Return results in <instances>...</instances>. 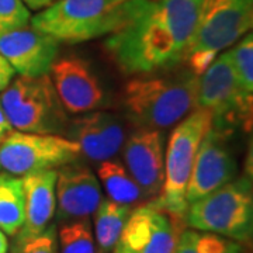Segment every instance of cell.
I'll return each instance as SVG.
<instances>
[{
	"mask_svg": "<svg viewBox=\"0 0 253 253\" xmlns=\"http://www.w3.org/2000/svg\"><path fill=\"white\" fill-rule=\"evenodd\" d=\"M203 0H124L106 49L121 72L149 75L184 62Z\"/></svg>",
	"mask_w": 253,
	"mask_h": 253,
	"instance_id": "1",
	"label": "cell"
},
{
	"mask_svg": "<svg viewBox=\"0 0 253 253\" xmlns=\"http://www.w3.org/2000/svg\"><path fill=\"white\" fill-rule=\"evenodd\" d=\"M199 78L189 68L162 76L131 79L123 91L128 120L141 129H165L197 106Z\"/></svg>",
	"mask_w": 253,
	"mask_h": 253,
	"instance_id": "2",
	"label": "cell"
},
{
	"mask_svg": "<svg viewBox=\"0 0 253 253\" xmlns=\"http://www.w3.org/2000/svg\"><path fill=\"white\" fill-rule=\"evenodd\" d=\"M253 0H203L186 62L201 76L224 51L252 28Z\"/></svg>",
	"mask_w": 253,
	"mask_h": 253,
	"instance_id": "3",
	"label": "cell"
},
{
	"mask_svg": "<svg viewBox=\"0 0 253 253\" xmlns=\"http://www.w3.org/2000/svg\"><path fill=\"white\" fill-rule=\"evenodd\" d=\"M124 0H56L31 18V27L58 42L78 44L111 34Z\"/></svg>",
	"mask_w": 253,
	"mask_h": 253,
	"instance_id": "4",
	"label": "cell"
},
{
	"mask_svg": "<svg viewBox=\"0 0 253 253\" xmlns=\"http://www.w3.org/2000/svg\"><path fill=\"white\" fill-rule=\"evenodd\" d=\"M197 109L211 113V128L222 135L253 129V93L236 79L228 52L215 58L199 78Z\"/></svg>",
	"mask_w": 253,
	"mask_h": 253,
	"instance_id": "5",
	"label": "cell"
},
{
	"mask_svg": "<svg viewBox=\"0 0 253 253\" xmlns=\"http://www.w3.org/2000/svg\"><path fill=\"white\" fill-rule=\"evenodd\" d=\"M184 221L191 229L248 244L253 228V184L248 177L234 179L191 203Z\"/></svg>",
	"mask_w": 253,
	"mask_h": 253,
	"instance_id": "6",
	"label": "cell"
},
{
	"mask_svg": "<svg viewBox=\"0 0 253 253\" xmlns=\"http://www.w3.org/2000/svg\"><path fill=\"white\" fill-rule=\"evenodd\" d=\"M211 113L196 109L173 129L165 151V180L158 199L159 208L176 217L184 218L187 211L186 190L204 135L211 126Z\"/></svg>",
	"mask_w": 253,
	"mask_h": 253,
	"instance_id": "7",
	"label": "cell"
},
{
	"mask_svg": "<svg viewBox=\"0 0 253 253\" xmlns=\"http://www.w3.org/2000/svg\"><path fill=\"white\" fill-rule=\"evenodd\" d=\"M10 124L21 132L56 134L66 126V114L48 75L18 76L1 93Z\"/></svg>",
	"mask_w": 253,
	"mask_h": 253,
	"instance_id": "8",
	"label": "cell"
},
{
	"mask_svg": "<svg viewBox=\"0 0 253 253\" xmlns=\"http://www.w3.org/2000/svg\"><path fill=\"white\" fill-rule=\"evenodd\" d=\"M81 155L79 145L58 134L11 131L0 142V168L10 174L27 176L75 162Z\"/></svg>",
	"mask_w": 253,
	"mask_h": 253,
	"instance_id": "9",
	"label": "cell"
},
{
	"mask_svg": "<svg viewBox=\"0 0 253 253\" xmlns=\"http://www.w3.org/2000/svg\"><path fill=\"white\" fill-rule=\"evenodd\" d=\"M184 218L159 208L154 201L131 211L114 253H174L184 231Z\"/></svg>",
	"mask_w": 253,
	"mask_h": 253,
	"instance_id": "10",
	"label": "cell"
},
{
	"mask_svg": "<svg viewBox=\"0 0 253 253\" xmlns=\"http://www.w3.org/2000/svg\"><path fill=\"white\" fill-rule=\"evenodd\" d=\"M228 139L211 126L203 138L186 190L189 206L235 179L238 168Z\"/></svg>",
	"mask_w": 253,
	"mask_h": 253,
	"instance_id": "11",
	"label": "cell"
},
{
	"mask_svg": "<svg viewBox=\"0 0 253 253\" xmlns=\"http://www.w3.org/2000/svg\"><path fill=\"white\" fill-rule=\"evenodd\" d=\"M49 72L58 99L68 113H90L99 109L106 99L97 75L82 58L65 56L56 59Z\"/></svg>",
	"mask_w": 253,
	"mask_h": 253,
	"instance_id": "12",
	"label": "cell"
},
{
	"mask_svg": "<svg viewBox=\"0 0 253 253\" xmlns=\"http://www.w3.org/2000/svg\"><path fill=\"white\" fill-rule=\"evenodd\" d=\"M56 219L69 222L89 218L103 201L97 176L86 165L76 161L66 163L56 170Z\"/></svg>",
	"mask_w": 253,
	"mask_h": 253,
	"instance_id": "13",
	"label": "cell"
},
{
	"mask_svg": "<svg viewBox=\"0 0 253 253\" xmlns=\"http://www.w3.org/2000/svg\"><path fill=\"white\" fill-rule=\"evenodd\" d=\"M59 42L33 27H23L0 37V54L26 78L48 75L56 61Z\"/></svg>",
	"mask_w": 253,
	"mask_h": 253,
	"instance_id": "14",
	"label": "cell"
},
{
	"mask_svg": "<svg viewBox=\"0 0 253 253\" xmlns=\"http://www.w3.org/2000/svg\"><path fill=\"white\" fill-rule=\"evenodd\" d=\"M128 172L146 197H156L165 180V136L161 129H138L123 149Z\"/></svg>",
	"mask_w": 253,
	"mask_h": 253,
	"instance_id": "15",
	"label": "cell"
},
{
	"mask_svg": "<svg viewBox=\"0 0 253 253\" xmlns=\"http://www.w3.org/2000/svg\"><path fill=\"white\" fill-rule=\"evenodd\" d=\"M69 135L81 146V152L94 162L110 161L124 146V128L109 113H84L69 124Z\"/></svg>",
	"mask_w": 253,
	"mask_h": 253,
	"instance_id": "16",
	"label": "cell"
},
{
	"mask_svg": "<svg viewBox=\"0 0 253 253\" xmlns=\"http://www.w3.org/2000/svg\"><path fill=\"white\" fill-rule=\"evenodd\" d=\"M56 170H44L23 177L26 196V219L17 238H31L49 226L56 208Z\"/></svg>",
	"mask_w": 253,
	"mask_h": 253,
	"instance_id": "17",
	"label": "cell"
},
{
	"mask_svg": "<svg viewBox=\"0 0 253 253\" xmlns=\"http://www.w3.org/2000/svg\"><path fill=\"white\" fill-rule=\"evenodd\" d=\"M97 177L110 200L132 207L146 199V194L124 165L114 161H103L97 166Z\"/></svg>",
	"mask_w": 253,
	"mask_h": 253,
	"instance_id": "18",
	"label": "cell"
},
{
	"mask_svg": "<svg viewBox=\"0 0 253 253\" xmlns=\"http://www.w3.org/2000/svg\"><path fill=\"white\" fill-rule=\"evenodd\" d=\"M131 207L103 199L94 215V239L97 253H110L114 251L126 219L131 214Z\"/></svg>",
	"mask_w": 253,
	"mask_h": 253,
	"instance_id": "19",
	"label": "cell"
},
{
	"mask_svg": "<svg viewBox=\"0 0 253 253\" xmlns=\"http://www.w3.org/2000/svg\"><path fill=\"white\" fill-rule=\"evenodd\" d=\"M26 219V196L23 179L0 174V231L16 236Z\"/></svg>",
	"mask_w": 253,
	"mask_h": 253,
	"instance_id": "20",
	"label": "cell"
},
{
	"mask_svg": "<svg viewBox=\"0 0 253 253\" xmlns=\"http://www.w3.org/2000/svg\"><path fill=\"white\" fill-rule=\"evenodd\" d=\"M174 253H244L242 245L212 232L184 229Z\"/></svg>",
	"mask_w": 253,
	"mask_h": 253,
	"instance_id": "21",
	"label": "cell"
},
{
	"mask_svg": "<svg viewBox=\"0 0 253 253\" xmlns=\"http://www.w3.org/2000/svg\"><path fill=\"white\" fill-rule=\"evenodd\" d=\"M56 238L58 253H97L89 218L63 222Z\"/></svg>",
	"mask_w": 253,
	"mask_h": 253,
	"instance_id": "22",
	"label": "cell"
},
{
	"mask_svg": "<svg viewBox=\"0 0 253 253\" xmlns=\"http://www.w3.org/2000/svg\"><path fill=\"white\" fill-rule=\"evenodd\" d=\"M228 56L241 86L253 93V33L245 36L231 51H228Z\"/></svg>",
	"mask_w": 253,
	"mask_h": 253,
	"instance_id": "23",
	"label": "cell"
},
{
	"mask_svg": "<svg viewBox=\"0 0 253 253\" xmlns=\"http://www.w3.org/2000/svg\"><path fill=\"white\" fill-rule=\"evenodd\" d=\"M30 20V9L23 0H0V37L27 27Z\"/></svg>",
	"mask_w": 253,
	"mask_h": 253,
	"instance_id": "24",
	"label": "cell"
},
{
	"mask_svg": "<svg viewBox=\"0 0 253 253\" xmlns=\"http://www.w3.org/2000/svg\"><path fill=\"white\" fill-rule=\"evenodd\" d=\"M11 253H58L56 228L49 225L36 236L16 238Z\"/></svg>",
	"mask_w": 253,
	"mask_h": 253,
	"instance_id": "25",
	"label": "cell"
},
{
	"mask_svg": "<svg viewBox=\"0 0 253 253\" xmlns=\"http://www.w3.org/2000/svg\"><path fill=\"white\" fill-rule=\"evenodd\" d=\"M16 71L13 69V66L7 62V59L0 54V91H3L9 86L13 78H14Z\"/></svg>",
	"mask_w": 253,
	"mask_h": 253,
	"instance_id": "26",
	"label": "cell"
},
{
	"mask_svg": "<svg viewBox=\"0 0 253 253\" xmlns=\"http://www.w3.org/2000/svg\"><path fill=\"white\" fill-rule=\"evenodd\" d=\"M245 177H248L253 184V134L251 136V142L248 146V154L245 159Z\"/></svg>",
	"mask_w": 253,
	"mask_h": 253,
	"instance_id": "27",
	"label": "cell"
},
{
	"mask_svg": "<svg viewBox=\"0 0 253 253\" xmlns=\"http://www.w3.org/2000/svg\"><path fill=\"white\" fill-rule=\"evenodd\" d=\"M11 131H13V126L10 124L9 118L6 116L3 106H1V101H0V142L9 135Z\"/></svg>",
	"mask_w": 253,
	"mask_h": 253,
	"instance_id": "28",
	"label": "cell"
},
{
	"mask_svg": "<svg viewBox=\"0 0 253 253\" xmlns=\"http://www.w3.org/2000/svg\"><path fill=\"white\" fill-rule=\"evenodd\" d=\"M56 0H23V3L31 10H44L49 7Z\"/></svg>",
	"mask_w": 253,
	"mask_h": 253,
	"instance_id": "29",
	"label": "cell"
},
{
	"mask_svg": "<svg viewBox=\"0 0 253 253\" xmlns=\"http://www.w3.org/2000/svg\"><path fill=\"white\" fill-rule=\"evenodd\" d=\"M7 248H9V244H7L6 234L0 231V253H7Z\"/></svg>",
	"mask_w": 253,
	"mask_h": 253,
	"instance_id": "30",
	"label": "cell"
},
{
	"mask_svg": "<svg viewBox=\"0 0 253 253\" xmlns=\"http://www.w3.org/2000/svg\"><path fill=\"white\" fill-rule=\"evenodd\" d=\"M248 244L252 245V248H253V228H252V232H251V236H249V241H248Z\"/></svg>",
	"mask_w": 253,
	"mask_h": 253,
	"instance_id": "31",
	"label": "cell"
},
{
	"mask_svg": "<svg viewBox=\"0 0 253 253\" xmlns=\"http://www.w3.org/2000/svg\"><path fill=\"white\" fill-rule=\"evenodd\" d=\"M252 28H253V16H252Z\"/></svg>",
	"mask_w": 253,
	"mask_h": 253,
	"instance_id": "32",
	"label": "cell"
},
{
	"mask_svg": "<svg viewBox=\"0 0 253 253\" xmlns=\"http://www.w3.org/2000/svg\"><path fill=\"white\" fill-rule=\"evenodd\" d=\"M113 253H114V252H113Z\"/></svg>",
	"mask_w": 253,
	"mask_h": 253,
	"instance_id": "33",
	"label": "cell"
}]
</instances>
